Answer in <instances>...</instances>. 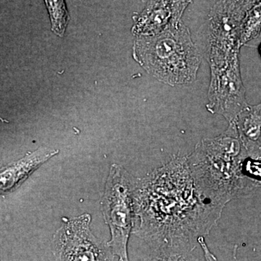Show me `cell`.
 Segmentation results:
<instances>
[{
  "mask_svg": "<svg viewBox=\"0 0 261 261\" xmlns=\"http://www.w3.org/2000/svg\"><path fill=\"white\" fill-rule=\"evenodd\" d=\"M134 205V233L149 246L190 250L209 234L224 209L202 198L181 155L136 181Z\"/></svg>",
  "mask_w": 261,
  "mask_h": 261,
  "instance_id": "6da1fadb",
  "label": "cell"
},
{
  "mask_svg": "<svg viewBox=\"0 0 261 261\" xmlns=\"http://www.w3.org/2000/svg\"><path fill=\"white\" fill-rule=\"evenodd\" d=\"M186 157L199 193L212 205L224 208L259 187L245 169L248 154L234 122L218 137L201 141Z\"/></svg>",
  "mask_w": 261,
  "mask_h": 261,
  "instance_id": "7a4b0ae2",
  "label": "cell"
},
{
  "mask_svg": "<svg viewBox=\"0 0 261 261\" xmlns=\"http://www.w3.org/2000/svg\"><path fill=\"white\" fill-rule=\"evenodd\" d=\"M132 56L148 74L171 87L193 83L202 61L200 49L182 20L157 35L136 37Z\"/></svg>",
  "mask_w": 261,
  "mask_h": 261,
  "instance_id": "3957f363",
  "label": "cell"
},
{
  "mask_svg": "<svg viewBox=\"0 0 261 261\" xmlns=\"http://www.w3.org/2000/svg\"><path fill=\"white\" fill-rule=\"evenodd\" d=\"M136 181L124 168L113 164L105 187L102 211L111 231L107 243L118 261H129L128 243L135 227L134 192Z\"/></svg>",
  "mask_w": 261,
  "mask_h": 261,
  "instance_id": "277c9868",
  "label": "cell"
},
{
  "mask_svg": "<svg viewBox=\"0 0 261 261\" xmlns=\"http://www.w3.org/2000/svg\"><path fill=\"white\" fill-rule=\"evenodd\" d=\"M91 216L69 220L53 236V253L56 261H118L107 244L96 238L90 229Z\"/></svg>",
  "mask_w": 261,
  "mask_h": 261,
  "instance_id": "5b68a950",
  "label": "cell"
},
{
  "mask_svg": "<svg viewBox=\"0 0 261 261\" xmlns=\"http://www.w3.org/2000/svg\"><path fill=\"white\" fill-rule=\"evenodd\" d=\"M240 24L228 11L224 0H219L211 8L202 30V49L210 66L224 65L240 56Z\"/></svg>",
  "mask_w": 261,
  "mask_h": 261,
  "instance_id": "8992f818",
  "label": "cell"
},
{
  "mask_svg": "<svg viewBox=\"0 0 261 261\" xmlns=\"http://www.w3.org/2000/svg\"><path fill=\"white\" fill-rule=\"evenodd\" d=\"M207 111L231 123L246 107V89L240 72V56L219 66H211Z\"/></svg>",
  "mask_w": 261,
  "mask_h": 261,
  "instance_id": "52a82bcc",
  "label": "cell"
},
{
  "mask_svg": "<svg viewBox=\"0 0 261 261\" xmlns=\"http://www.w3.org/2000/svg\"><path fill=\"white\" fill-rule=\"evenodd\" d=\"M58 153V149L40 147L16 162L1 168L0 195L15 190L38 168Z\"/></svg>",
  "mask_w": 261,
  "mask_h": 261,
  "instance_id": "ba28073f",
  "label": "cell"
},
{
  "mask_svg": "<svg viewBox=\"0 0 261 261\" xmlns=\"http://www.w3.org/2000/svg\"><path fill=\"white\" fill-rule=\"evenodd\" d=\"M132 34L135 37L154 36L166 30L174 22L168 0H147L146 6L133 16Z\"/></svg>",
  "mask_w": 261,
  "mask_h": 261,
  "instance_id": "9c48e42d",
  "label": "cell"
},
{
  "mask_svg": "<svg viewBox=\"0 0 261 261\" xmlns=\"http://www.w3.org/2000/svg\"><path fill=\"white\" fill-rule=\"evenodd\" d=\"M233 122L249 159L261 161V102L247 105Z\"/></svg>",
  "mask_w": 261,
  "mask_h": 261,
  "instance_id": "30bf717a",
  "label": "cell"
},
{
  "mask_svg": "<svg viewBox=\"0 0 261 261\" xmlns=\"http://www.w3.org/2000/svg\"><path fill=\"white\" fill-rule=\"evenodd\" d=\"M261 32V0L252 5L240 24V44L245 45L257 39Z\"/></svg>",
  "mask_w": 261,
  "mask_h": 261,
  "instance_id": "8fae6325",
  "label": "cell"
},
{
  "mask_svg": "<svg viewBox=\"0 0 261 261\" xmlns=\"http://www.w3.org/2000/svg\"><path fill=\"white\" fill-rule=\"evenodd\" d=\"M152 252L142 261H200L193 250L177 247H152Z\"/></svg>",
  "mask_w": 261,
  "mask_h": 261,
  "instance_id": "7c38bea8",
  "label": "cell"
},
{
  "mask_svg": "<svg viewBox=\"0 0 261 261\" xmlns=\"http://www.w3.org/2000/svg\"><path fill=\"white\" fill-rule=\"evenodd\" d=\"M53 30L58 35L64 34L68 21V13L65 0H45Z\"/></svg>",
  "mask_w": 261,
  "mask_h": 261,
  "instance_id": "4fadbf2b",
  "label": "cell"
},
{
  "mask_svg": "<svg viewBox=\"0 0 261 261\" xmlns=\"http://www.w3.org/2000/svg\"><path fill=\"white\" fill-rule=\"evenodd\" d=\"M260 0H224L228 11L242 22L245 13Z\"/></svg>",
  "mask_w": 261,
  "mask_h": 261,
  "instance_id": "5bb4252c",
  "label": "cell"
},
{
  "mask_svg": "<svg viewBox=\"0 0 261 261\" xmlns=\"http://www.w3.org/2000/svg\"><path fill=\"white\" fill-rule=\"evenodd\" d=\"M172 10L173 18L174 22L182 20V15L193 0H168Z\"/></svg>",
  "mask_w": 261,
  "mask_h": 261,
  "instance_id": "9a60e30c",
  "label": "cell"
},
{
  "mask_svg": "<svg viewBox=\"0 0 261 261\" xmlns=\"http://www.w3.org/2000/svg\"><path fill=\"white\" fill-rule=\"evenodd\" d=\"M197 243L200 245L201 248H202V251H203L204 256H205L206 261H218L214 254L211 251L210 249L207 247L204 237L199 238L198 240H197Z\"/></svg>",
  "mask_w": 261,
  "mask_h": 261,
  "instance_id": "2e32d148",
  "label": "cell"
},
{
  "mask_svg": "<svg viewBox=\"0 0 261 261\" xmlns=\"http://www.w3.org/2000/svg\"><path fill=\"white\" fill-rule=\"evenodd\" d=\"M257 49H258L259 55H260L261 58V43L260 44V45H259L258 48H257Z\"/></svg>",
  "mask_w": 261,
  "mask_h": 261,
  "instance_id": "e0dca14e",
  "label": "cell"
},
{
  "mask_svg": "<svg viewBox=\"0 0 261 261\" xmlns=\"http://www.w3.org/2000/svg\"><path fill=\"white\" fill-rule=\"evenodd\" d=\"M142 1L146 2V1H147V0H142Z\"/></svg>",
  "mask_w": 261,
  "mask_h": 261,
  "instance_id": "ac0fdd59",
  "label": "cell"
}]
</instances>
